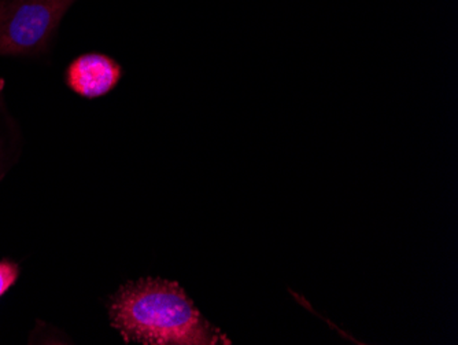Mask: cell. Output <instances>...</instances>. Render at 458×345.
I'll return each mask as SVG.
<instances>
[{
  "mask_svg": "<svg viewBox=\"0 0 458 345\" xmlns=\"http://www.w3.org/2000/svg\"><path fill=\"white\" fill-rule=\"evenodd\" d=\"M107 311L112 328L125 344H233L174 280L151 277L130 280L110 298Z\"/></svg>",
  "mask_w": 458,
  "mask_h": 345,
  "instance_id": "obj_1",
  "label": "cell"
},
{
  "mask_svg": "<svg viewBox=\"0 0 458 345\" xmlns=\"http://www.w3.org/2000/svg\"><path fill=\"white\" fill-rule=\"evenodd\" d=\"M74 4L76 0H0V56L45 54Z\"/></svg>",
  "mask_w": 458,
  "mask_h": 345,
  "instance_id": "obj_2",
  "label": "cell"
},
{
  "mask_svg": "<svg viewBox=\"0 0 458 345\" xmlns=\"http://www.w3.org/2000/svg\"><path fill=\"white\" fill-rule=\"evenodd\" d=\"M123 68L112 56L100 53L82 54L72 61L65 72V83L74 94L95 99L117 87Z\"/></svg>",
  "mask_w": 458,
  "mask_h": 345,
  "instance_id": "obj_3",
  "label": "cell"
},
{
  "mask_svg": "<svg viewBox=\"0 0 458 345\" xmlns=\"http://www.w3.org/2000/svg\"><path fill=\"white\" fill-rule=\"evenodd\" d=\"M22 148V131L7 107L4 80L0 79V182L17 164Z\"/></svg>",
  "mask_w": 458,
  "mask_h": 345,
  "instance_id": "obj_4",
  "label": "cell"
},
{
  "mask_svg": "<svg viewBox=\"0 0 458 345\" xmlns=\"http://www.w3.org/2000/svg\"><path fill=\"white\" fill-rule=\"evenodd\" d=\"M20 264L12 259H0V300L20 278Z\"/></svg>",
  "mask_w": 458,
  "mask_h": 345,
  "instance_id": "obj_5",
  "label": "cell"
}]
</instances>
